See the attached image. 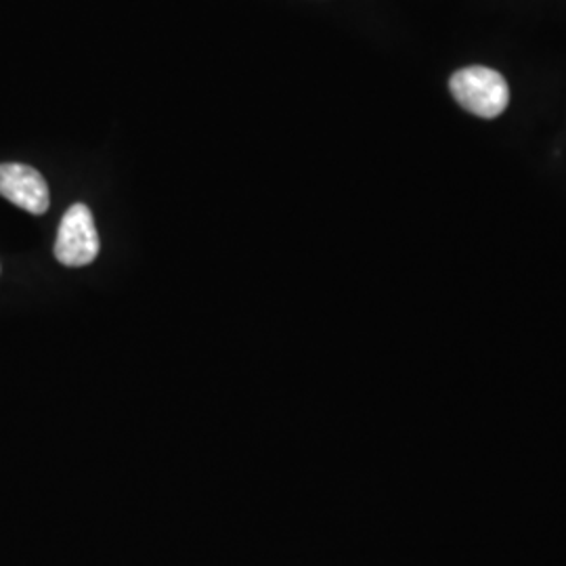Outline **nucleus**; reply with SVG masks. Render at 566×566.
<instances>
[{"instance_id":"1","label":"nucleus","mask_w":566,"mask_h":566,"mask_svg":"<svg viewBox=\"0 0 566 566\" xmlns=\"http://www.w3.org/2000/svg\"><path fill=\"white\" fill-rule=\"evenodd\" d=\"M449 88L455 102L479 118H495L504 114L510 102V88L504 76L483 65L455 72L449 81Z\"/></svg>"},{"instance_id":"2","label":"nucleus","mask_w":566,"mask_h":566,"mask_svg":"<svg viewBox=\"0 0 566 566\" xmlns=\"http://www.w3.org/2000/svg\"><path fill=\"white\" fill-rule=\"evenodd\" d=\"M99 254V235L93 212L84 203H74L61 219L55 259L65 266L91 264Z\"/></svg>"},{"instance_id":"3","label":"nucleus","mask_w":566,"mask_h":566,"mask_svg":"<svg viewBox=\"0 0 566 566\" xmlns=\"http://www.w3.org/2000/svg\"><path fill=\"white\" fill-rule=\"evenodd\" d=\"M0 196L30 214H44L51 203L41 172L25 164H0Z\"/></svg>"}]
</instances>
